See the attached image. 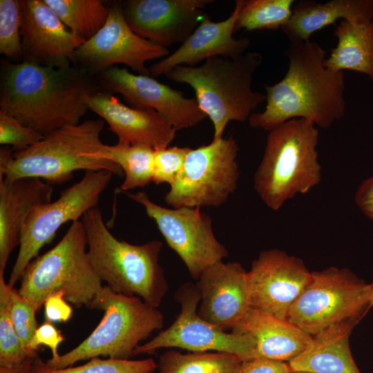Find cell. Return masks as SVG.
<instances>
[{
  "instance_id": "obj_1",
  "label": "cell",
  "mask_w": 373,
  "mask_h": 373,
  "mask_svg": "<svg viewBox=\"0 0 373 373\" xmlns=\"http://www.w3.org/2000/svg\"><path fill=\"white\" fill-rule=\"evenodd\" d=\"M285 52L289 67L285 77L265 85L264 111L252 113L249 125L271 131L292 119H305L325 128L345 113L343 71L324 66L326 52L315 41H289Z\"/></svg>"
},
{
  "instance_id": "obj_2",
  "label": "cell",
  "mask_w": 373,
  "mask_h": 373,
  "mask_svg": "<svg viewBox=\"0 0 373 373\" xmlns=\"http://www.w3.org/2000/svg\"><path fill=\"white\" fill-rule=\"evenodd\" d=\"M80 71L21 61L8 63L1 75L0 111L44 135L78 124L88 108Z\"/></svg>"
},
{
  "instance_id": "obj_3",
  "label": "cell",
  "mask_w": 373,
  "mask_h": 373,
  "mask_svg": "<svg viewBox=\"0 0 373 373\" xmlns=\"http://www.w3.org/2000/svg\"><path fill=\"white\" fill-rule=\"evenodd\" d=\"M90 263L102 281L113 291L137 296L157 307L169 285L159 263L160 240L132 245L116 238L95 207L82 218Z\"/></svg>"
},
{
  "instance_id": "obj_4",
  "label": "cell",
  "mask_w": 373,
  "mask_h": 373,
  "mask_svg": "<svg viewBox=\"0 0 373 373\" xmlns=\"http://www.w3.org/2000/svg\"><path fill=\"white\" fill-rule=\"evenodd\" d=\"M102 119H86L78 124L55 129L28 149L14 152L0 149V180L37 178L49 183L70 180L78 170H107L122 177L120 166L109 160L87 156L104 144L100 139Z\"/></svg>"
},
{
  "instance_id": "obj_5",
  "label": "cell",
  "mask_w": 373,
  "mask_h": 373,
  "mask_svg": "<svg viewBox=\"0 0 373 373\" xmlns=\"http://www.w3.org/2000/svg\"><path fill=\"white\" fill-rule=\"evenodd\" d=\"M262 60L257 52L234 59L213 57L199 66H178L164 75L194 90L199 107L213 123V140H218L229 122L246 121L266 100V95L251 88L254 74Z\"/></svg>"
},
{
  "instance_id": "obj_6",
  "label": "cell",
  "mask_w": 373,
  "mask_h": 373,
  "mask_svg": "<svg viewBox=\"0 0 373 373\" xmlns=\"http://www.w3.org/2000/svg\"><path fill=\"white\" fill-rule=\"evenodd\" d=\"M318 140L315 124L305 119L288 120L269 131L254 187L269 209H280L287 200L321 182Z\"/></svg>"
},
{
  "instance_id": "obj_7",
  "label": "cell",
  "mask_w": 373,
  "mask_h": 373,
  "mask_svg": "<svg viewBox=\"0 0 373 373\" xmlns=\"http://www.w3.org/2000/svg\"><path fill=\"white\" fill-rule=\"evenodd\" d=\"M89 309L104 312L99 323L79 345L47 360L46 366L61 369L101 356L129 359L139 343L164 325V316L157 307L137 296L115 293L107 285L103 286Z\"/></svg>"
},
{
  "instance_id": "obj_8",
  "label": "cell",
  "mask_w": 373,
  "mask_h": 373,
  "mask_svg": "<svg viewBox=\"0 0 373 373\" xmlns=\"http://www.w3.org/2000/svg\"><path fill=\"white\" fill-rule=\"evenodd\" d=\"M82 221L72 222L61 240L34 258L21 278L19 294L39 311L46 298L61 292L76 307H90L103 288L86 251Z\"/></svg>"
},
{
  "instance_id": "obj_9",
  "label": "cell",
  "mask_w": 373,
  "mask_h": 373,
  "mask_svg": "<svg viewBox=\"0 0 373 373\" xmlns=\"http://www.w3.org/2000/svg\"><path fill=\"white\" fill-rule=\"evenodd\" d=\"M370 297V284L348 269L331 267L312 272L287 320L314 336L343 321L361 320L371 308Z\"/></svg>"
},
{
  "instance_id": "obj_10",
  "label": "cell",
  "mask_w": 373,
  "mask_h": 373,
  "mask_svg": "<svg viewBox=\"0 0 373 373\" xmlns=\"http://www.w3.org/2000/svg\"><path fill=\"white\" fill-rule=\"evenodd\" d=\"M238 146L232 136L189 152L164 200L173 208L218 207L235 191L240 176Z\"/></svg>"
},
{
  "instance_id": "obj_11",
  "label": "cell",
  "mask_w": 373,
  "mask_h": 373,
  "mask_svg": "<svg viewBox=\"0 0 373 373\" xmlns=\"http://www.w3.org/2000/svg\"><path fill=\"white\" fill-rule=\"evenodd\" d=\"M113 175L107 170L86 171L81 180L63 190L55 201L30 209L23 222L18 255L8 280L10 286L21 280L28 265L53 240L63 224L78 221L86 212L97 207Z\"/></svg>"
},
{
  "instance_id": "obj_12",
  "label": "cell",
  "mask_w": 373,
  "mask_h": 373,
  "mask_svg": "<svg viewBox=\"0 0 373 373\" xmlns=\"http://www.w3.org/2000/svg\"><path fill=\"white\" fill-rule=\"evenodd\" d=\"M175 300L180 312L174 322L151 340L140 345L132 356L154 354L161 348H180L189 352H223L242 360L252 359L256 341L247 335L228 333L201 318L198 309L201 300L195 284L186 283L176 290Z\"/></svg>"
},
{
  "instance_id": "obj_13",
  "label": "cell",
  "mask_w": 373,
  "mask_h": 373,
  "mask_svg": "<svg viewBox=\"0 0 373 373\" xmlns=\"http://www.w3.org/2000/svg\"><path fill=\"white\" fill-rule=\"evenodd\" d=\"M122 193L144 207L193 278L198 280L209 267L228 256V250L214 235L210 216L200 208L169 209L151 201L144 192Z\"/></svg>"
},
{
  "instance_id": "obj_14",
  "label": "cell",
  "mask_w": 373,
  "mask_h": 373,
  "mask_svg": "<svg viewBox=\"0 0 373 373\" xmlns=\"http://www.w3.org/2000/svg\"><path fill=\"white\" fill-rule=\"evenodd\" d=\"M108 8L104 26L76 50L75 63L92 74H100L115 64H122L140 75L151 76L146 62L168 56V48L135 33L124 17L121 2Z\"/></svg>"
},
{
  "instance_id": "obj_15",
  "label": "cell",
  "mask_w": 373,
  "mask_h": 373,
  "mask_svg": "<svg viewBox=\"0 0 373 373\" xmlns=\"http://www.w3.org/2000/svg\"><path fill=\"white\" fill-rule=\"evenodd\" d=\"M311 278L300 258L278 249L261 251L247 271L250 308L287 319Z\"/></svg>"
},
{
  "instance_id": "obj_16",
  "label": "cell",
  "mask_w": 373,
  "mask_h": 373,
  "mask_svg": "<svg viewBox=\"0 0 373 373\" xmlns=\"http://www.w3.org/2000/svg\"><path fill=\"white\" fill-rule=\"evenodd\" d=\"M100 82L105 89L122 95L131 107L154 109L176 131L194 126L207 117L196 99L186 98L182 91L126 68H108L100 73Z\"/></svg>"
},
{
  "instance_id": "obj_17",
  "label": "cell",
  "mask_w": 373,
  "mask_h": 373,
  "mask_svg": "<svg viewBox=\"0 0 373 373\" xmlns=\"http://www.w3.org/2000/svg\"><path fill=\"white\" fill-rule=\"evenodd\" d=\"M23 61L68 68L86 40L73 33L45 0H21Z\"/></svg>"
},
{
  "instance_id": "obj_18",
  "label": "cell",
  "mask_w": 373,
  "mask_h": 373,
  "mask_svg": "<svg viewBox=\"0 0 373 373\" xmlns=\"http://www.w3.org/2000/svg\"><path fill=\"white\" fill-rule=\"evenodd\" d=\"M213 0H128L124 17L140 37L167 48L183 43L195 30L202 10Z\"/></svg>"
},
{
  "instance_id": "obj_19",
  "label": "cell",
  "mask_w": 373,
  "mask_h": 373,
  "mask_svg": "<svg viewBox=\"0 0 373 373\" xmlns=\"http://www.w3.org/2000/svg\"><path fill=\"white\" fill-rule=\"evenodd\" d=\"M201 300L199 316L226 330L232 329L250 308L247 271L237 262H217L195 283Z\"/></svg>"
},
{
  "instance_id": "obj_20",
  "label": "cell",
  "mask_w": 373,
  "mask_h": 373,
  "mask_svg": "<svg viewBox=\"0 0 373 373\" xmlns=\"http://www.w3.org/2000/svg\"><path fill=\"white\" fill-rule=\"evenodd\" d=\"M244 1L237 0L230 16L222 21L213 22L204 13L198 27L176 50L149 67L151 75H165L178 66H194L213 57L234 59L245 54L249 38L233 37Z\"/></svg>"
},
{
  "instance_id": "obj_21",
  "label": "cell",
  "mask_w": 373,
  "mask_h": 373,
  "mask_svg": "<svg viewBox=\"0 0 373 373\" xmlns=\"http://www.w3.org/2000/svg\"><path fill=\"white\" fill-rule=\"evenodd\" d=\"M84 102L109 125L122 144H146L153 149L169 146L176 130L154 109L128 106L107 93L88 92Z\"/></svg>"
},
{
  "instance_id": "obj_22",
  "label": "cell",
  "mask_w": 373,
  "mask_h": 373,
  "mask_svg": "<svg viewBox=\"0 0 373 373\" xmlns=\"http://www.w3.org/2000/svg\"><path fill=\"white\" fill-rule=\"evenodd\" d=\"M53 188L37 178L0 180V274L20 244L23 222L36 205L51 202Z\"/></svg>"
},
{
  "instance_id": "obj_23",
  "label": "cell",
  "mask_w": 373,
  "mask_h": 373,
  "mask_svg": "<svg viewBox=\"0 0 373 373\" xmlns=\"http://www.w3.org/2000/svg\"><path fill=\"white\" fill-rule=\"evenodd\" d=\"M231 332L256 341L253 358L287 363L298 356L312 338L288 320L252 308L237 322Z\"/></svg>"
},
{
  "instance_id": "obj_24",
  "label": "cell",
  "mask_w": 373,
  "mask_h": 373,
  "mask_svg": "<svg viewBox=\"0 0 373 373\" xmlns=\"http://www.w3.org/2000/svg\"><path fill=\"white\" fill-rule=\"evenodd\" d=\"M359 321L347 320L312 336L307 347L288 362L291 372L361 373L349 343L350 336Z\"/></svg>"
},
{
  "instance_id": "obj_25",
  "label": "cell",
  "mask_w": 373,
  "mask_h": 373,
  "mask_svg": "<svg viewBox=\"0 0 373 373\" xmlns=\"http://www.w3.org/2000/svg\"><path fill=\"white\" fill-rule=\"evenodd\" d=\"M373 20V0L300 1L293 6L289 21L280 29L289 41H309L311 35L338 20Z\"/></svg>"
},
{
  "instance_id": "obj_26",
  "label": "cell",
  "mask_w": 373,
  "mask_h": 373,
  "mask_svg": "<svg viewBox=\"0 0 373 373\" xmlns=\"http://www.w3.org/2000/svg\"><path fill=\"white\" fill-rule=\"evenodd\" d=\"M334 35L337 44L325 59L324 66L335 71L350 70L362 73L373 80V20H341Z\"/></svg>"
},
{
  "instance_id": "obj_27",
  "label": "cell",
  "mask_w": 373,
  "mask_h": 373,
  "mask_svg": "<svg viewBox=\"0 0 373 373\" xmlns=\"http://www.w3.org/2000/svg\"><path fill=\"white\" fill-rule=\"evenodd\" d=\"M155 149L146 144H127L117 142L103 144L95 153L87 156L109 160L122 169L124 180L121 192L144 187L153 182Z\"/></svg>"
},
{
  "instance_id": "obj_28",
  "label": "cell",
  "mask_w": 373,
  "mask_h": 373,
  "mask_svg": "<svg viewBox=\"0 0 373 373\" xmlns=\"http://www.w3.org/2000/svg\"><path fill=\"white\" fill-rule=\"evenodd\" d=\"M242 363L228 352L169 350L160 356L157 369L159 373H237Z\"/></svg>"
},
{
  "instance_id": "obj_29",
  "label": "cell",
  "mask_w": 373,
  "mask_h": 373,
  "mask_svg": "<svg viewBox=\"0 0 373 373\" xmlns=\"http://www.w3.org/2000/svg\"><path fill=\"white\" fill-rule=\"evenodd\" d=\"M63 23L86 41L105 24L109 8L99 0H45Z\"/></svg>"
},
{
  "instance_id": "obj_30",
  "label": "cell",
  "mask_w": 373,
  "mask_h": 373,
  "mask_svg": "<svg viewBox=\"0 0 373 373\" xmlns=\"http://www.w3.org/2000/svg\"><path fill=\"white\" fill-rule=\"evenodd\" d=\"M294 0H247L240 8L235 32L281 29L292 15Z\"/></svg>"
},
{
  "instance_id": "obj_31",
  "label": "cell",
  "mask_w": 373,
  "mask_h": 373,
  "mask_svg": "<svg viewBox=\"0 0 373 373\" xmlns=\"http://www.w3.org/2000/svg\"><path fill=\"white\" fill-rule=\"evenodd\" d=\"M12 286L0 274V366L12 367L29 357H36L37 352L28 351L19 337L10 313V292Z\"/></svg>"
},
{
  "instance_id": "obj_32",
  "label": "cell",
  "mask_w": 373,
  "mask_h": 373,
  "mask_svg": "<svg viewBox=\"0 0 373 373\" xmlns=\"http://www.w3.org/2000/svg\"><path fill=\"white\" fill-rule=\"evenodd\" d=\"M157 363L151 358L131 360L95 357L86 363L61 369H51L37 355L32 364L31 373H149L155 372Z\"/></svg>"
},
{
  "instance_id": "obj_33",
  "label": "cell",
  "mask_w": 373,
  "mask_h": 373,
  "mask_svg": "<svg viewBox=\"0 0 373 373\" xmlns=\"http://www.w3.org/2000/svg\"><path fill=\"white\" fill-rule=\"evenodd\" d=\"M21 12L18 0L0 1V53L14 63L23 61Z\"/></svg>"
},
{
  "instance_id": "obj_34",
  "label": "cell",
  "mask_w": 373,
  "mask_h": 373,
  "mask_svg": "<svg viewBox=\"0 0 373 373\" xmlns=\"http://www.w3.org/2000/svg\"><path fill=\"white\" fill-rule=\"evenodd\" d=\"M44 135L21 124L18 119L0 111V144L12 146L14 152L28 149L44 138Z\"/></svg>"
},
{
  "instance_id": "obj_35",
  "label": "cell",
  "mask_w": 373,
  "mask_h": 373,
  "mask_svg": "<svg viewBox=\"0 0 373 373\" xmlns=\"http://www.w3.org/2000/svg\"><path fill=\"white\" fill-rule=\"evenodd\" d=\"M154 149L153 182L156 184L167 183L171 186L183 167L191 149L175 146Z\"/></svg>"
},
{
  "instance_id": "obj_36",
  "label": "cell",
  "mask_w": 373,
  "mask_h": 373,
  "mask_svg": "<svg viewBox=\"0 0 373 373\" xmlns=\"http://www.w3.org/2000/svg\"><path fill=\"white\" fill-rule=\"evenodd\" d=\"M36 312L35 307L19 294L18 290L12 287L10 292L11 319L19 337L28 351V344L38 327Z\"/></svg>"
},
{
  "instance_id": "obj_37",
  "label": "cell",
  "mask_w": 373,
  "mask_h": 373,
  "mask_svg": "<svg viewBox=\"0 0 373 373\" xmlns=\"http://www.w3.org/2000/svg\"><path fill=\"white\" fill-rule=\"evenodd\" d=\"M64 340V336L52 323L46 321L37 327L28 347L30 352H37L40 345L47 346L51 350L52 358H56L59 356V346Z\"/></svg>"
},
{
  "instance_id": "obj_38",
  "label": "cell",
  "mask_w": 373,
  "mask_h": 373,
  "mask_svg": "<svg viewBox=\"0 0 373 373\" xmlns=\"http://www.w3.org/2000/svg\"><path fill=\"white\" fill-rule=\"evenodd\" d=\"M61 292L49 296L44 303L46 321L50 323H65L73 315V309Z\"/></svg>"
},
{
  "instance_id": "obj_39",
  "label": "cell",
  "mask_w": 373,
  "mask_h": 373,
  "mask_svg": "<svg viewBox=\"0 0 373 373\" xmlns=\"http://www.w3.org/2000/svg\"><path fill=\"white\" fill-rule=\"evenodd\" d=\"M291 372V368L287 362L253 358L243 361L237 373H290Z\"/></svg>"
},
{
  "instance_id": "obj_40",
  "label": "cell",
  "mask_w": 373,
  "mask_h": 373,
  "mask_svg": "<svg viewBox=\"0 0 373 373\" xmlns=\"http://www.w3.org/2000/svg\"><path fill=\"white\" fill-rule=\"evenodd\" d=\"M355 202L363 213L373 220V175L359 186L355 194Z\"/></svg>"
},
{
  "instance_id": "obj_41",
  "label": "cell",
  "mask_w": 373,
  "mask_h": 373,
  "mask_svg": "<svg viewBox=\"0 0 373 373\" xmlns=\"http://www.w3.org/2000/svg\"><path fill=\"white\" fill-rule=\"evenodd\" d=\"M35 357H29L22 363L12 366H0V373H31L33 361Z\"/></svg>"
},
{
  "instance_id": "obj_42",
  "label": "cell",
  "mask_w": 373,
  "mask_h": 373,
  "mask_svg": "<svg viewBox=\"0 0 373 373\" xmlns=\"http://www.w3.org/2000/svg\"><path fill=\"white\" fill-rule=\"evenodd\" d=\"M371 287V297H370V307H373V282L370 283Z\"/></svg>"
},
{
  "instance_id": "obj_43",
  "label": "cell",
  "mask_w": 373,
  "mask_h": 373,
  "mask_svg": "<svg viewBox=\"0 0 373 373\" xmlns=\"http://www.w3.org/2000/svg\"><path fill=\"white\" fill-rule=\"evenodd\" d=\"M290 373H309V372H291Z\"/></svg>"
},
{
  "instance_id": "obj_44",
  "label": "cell",
  "mask_w": 373,
  "mask_h": 373,
  "mask_svg": "<svg viewBox=\"0 0 373 373\" xmlns=\"http://www.w3.org/2000/svg\"><path fill=\"white\" fill-rule=\"evenodd\" d=\"M149 373H155V372H149Z\"/></svg>"
}]
</instances>
